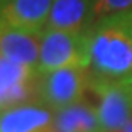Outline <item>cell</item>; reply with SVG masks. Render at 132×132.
Wrapping results in <instances>:
<instances>
[{"label": "cell", "mask_w": 132, "mask_h": 132, "mask_svg": "<svg viewBox=\"0 0 132 132\" xmlns=\"http://www.w3.org/2000/svg\"><path fill=\"white\" fill-rule=\"evenodd\" d=\"M89 72L126 81L132 75V8L99 19L88 30Z\"/></svg>", "instance_id": "6da1fadb"}, {"label": "cell", "mask_w": 132, "mask_h": 132, "mask_svg": "<svg viewBox=\"0 0 132 132\" xmlns=\"http://www.w3.org/2000/svg\"><path fill=\"white\" fill-rule=\"evenodd\" d=\"M38 73H48L61 69H88L89 70V45L88 32L64 30L46 27L40 34Z\"/></svg>", "instance_id": "7a4b0ae2"}, {"label": "cell", "mask_w": 132, "mask_h": 132, "mask_svg": "<svg viewBox=\"0 0 132 132\" xmlns=\"http://www.w3.org/2000/svg\"><path fill=\"white\" fill-rule=\"evenodd\" d=\"M89 89L88 69H61L38 73L35 84V103L50 108L53 113L84 100Z\"/></svg>", "instance_id": "3957f363"}, {"label": "cell", "mask_w": 132, "mask_h": 132, "mask_svg": "<svg viewBox=\"0 0 132 132\" xmlns=\"http://www.w3.org/2000/svg\"><path fill=\"white\" fill-rule=\"evenodd\" d=\"M89 91L96 97V110L103 132L121 129L132 119V92L127 81L94 77L89 72Z\"/></svg>", "instance_id": "277c9868"}, {"label": "cell", "mask_w": 132, "mask_h": 132, "mask_svg": "<svg viewBox=\"0 0 132 132\" xmlns=\"http://www.w3.org/2000/svg\"><path fill=\"white\" fill-rule=\"evenodd\" d=\"M53 0H0V24L40 35L50 24Z\"/></svg>", "instance_id": "5b68a950"}, {"label": "cell", "mask_w": 132, "mask_h": 132, "mask_svg": "<svg viewBox=\"0 0 132 132\" xmlns=\"http://www.w3.org/2000/svg\"><path fill=\"white\" fill-rule=\"evenodd\" d=\"M37 69L0 59V110L35 102Z\"/></svg>", "instance_id": "8992f818"}, {"label": "cell", "mask_w": 132, "mask_h": 132, "mask_svg": "<svg viewBox=\"0 0 132 132\" xmlns=\"http://www.w3.org/2000/svg\"><path fill=\"white\" fill-rule=\"evenodd\" d=\"M53 126L54 113L35 102L0 110V132H45Z\"/></svg>", "instance_id": "52a82bcc"}, {"label": "cell", "mask_w": 132, "mask_h": 132, "mask_svg": "<svg viewBox=\"0 0 132 132\" xmlns=\"http://www.w3.org/2000/svg\"><path fill=\"white\" fill-rule=\"evenodd\" d=\"M97 22V0H53L48 27L88 32Z\"/></svg>", "instance_id": "ba28073f"}, {"label": "cell", "mask_w": 132, "mask_h": 132, "mask_svg": "<svg viewBox=\"0 0 132 132\" xmlns=\"http://www.w3.org/2000/svg\"><path fill=\"white\" fill-rule=\"evenodd\" d=\"M38 37L0 24V59L37 69L40 53Z\"/></svg>", "instance_id": "9c48e42d"}, {"label": "cell", "mask_w": 132, "mask_h": 132, "mask_svg": "<svg viewBox=\"0 0 132 132\" xmlns=\"http://www.w3.org/2000/svg\"><path fill=\"white\" fill-rule=\"evenodd\" d=\"M54 127L57 132H103L96 105L86 100L56 111Z\"/></svg>", "instance_id": "30bf717a"}, {"label": "cell", "mask_w": 132, "mask_h": 132, "mask_svg": "<svg viewBox=\"0 0 132 132\" xmlns=\"http://www.w3.org/2000/svg\"><path fill=\"white\" fill-rule=\"evenodd\" d=\"M129 8H132V0H97V21Z\"/></svg>", "instance_id": "8fae6325"}, {"label": "cell", "mask_w": 132, "mask_h": 132, "mask_svg": "<svg viewBox=\"0 0 132 132\" xmlns=\"http://www.w3.org/2000/svg\"><path fill=\"white\" fill-rule=\"evenodd\" d=\"M113 132H132V119L127 121L121 129H116V130H113Z\"/></svg>", "instance_id": "7c38bea8"}, {"label": "cell", "mask_w": 132, "mask_h": 132, "mask_svg": "<svg viewBox=\"0 0 132 132\" xmlns=\"http://www.w3.org/2000/svg\"><path fill=\"white\" fill-rule=\"evenodd\" d=\"M126 81H127V83H129V84H132V75H130V77H129V78H127V80H126Z\"/></svg>", "instance_id": "4fadbf2b"}, {"label": "cell", "mask_w": 132, "mask_h": 132, "mask_svg": "<svg viewBox=\"0 0 132 132\" xmlns=\"http://www.w3.org/2000/svg\"><path fill=\"white\" fill-rule=\"evenodd\" d=\"M130 92H132V84H130Z\"/></svg>", "instance_id": "5bb4252c"}]
</instances>
